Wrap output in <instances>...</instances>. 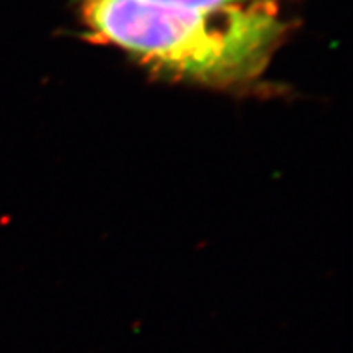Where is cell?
Listing matches in <instances>:
<instances>
[{
	"instance_id": "6da1fadb",
	"label": "cell",
	"mask_w": 353,
	"mask_h": 353,
	"mask_svg": "<svg viewBox=\"0 0 353 353\" xmlns=\"http://www.w3.org/2000/svg\"><path fill=\"white\" fill-rule=\"evenodd\" d=\"M81 8L103 41L159 69L218 85L257 77L285 30L275 7L263 0L213 8L81 0Z\"/></svg>"
},
{
	"instance_id": "7a4b0ae2",
	"label": "cell",
	"mask_w": 353,
	"mask_h": 353,
	"mask_svg": "<svg viewBox=\"0 0 353 353\" xmlns=\"http://www.w3.org/2000/svg\"><path fill=\"white\" fill-rule=\"evenodd\" d=\"M148 2L165 3V6H179V7L213 8V7H221V6H229V3L245 2V0H148Z\"/></svg>"
}]
</instances>
